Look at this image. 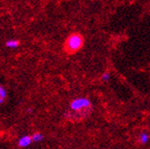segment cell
<instances>
[{
    "mask_svg": "<svg viewBox=\"0 0 150 149\" xmlns=\"http://www.w3.org/2000/svg\"><path fill=\"white\" fill-rule=\"evenodd\" d=\"M92 105L91 101L81 97V98L73 100L71 104H70V112L67 114L68 117L72 120H81L84 119L85 117L92 113Z\"/></svg>",
    "mask_w": 150,
    "mask_h": 149,
    "instance_id": "1",
    "label": "cell"
},
{
    "mask_svg": "<svg viewBox=\"0 0 150 149\" xmlns=\"http://www.w3.org/2000/svg\"><path fill=\"white\" fill-rule=\"evenodd\" d=\"M84 45V39L82 34L72 33L65 40L63 44V50L68 55H72L74 53L78 52Z\"/></svg>",
    "mask_w": 150,
    "mask_h": 149,
    "instance_id": "2",
    "label": "cell"
},
{
    "mask_svg": "<svg viewBox=\"0 0 150 149\" xmlns=\"http://www.w3.org/2000/svg\"><path fill=\"white\" fill-rule=\"evenodd\" d=\"M31 142H32V137L29 136H25L19 139V141H18V146L20 147H26L27 146H29Z\"/></svg>",
    "mask_w": 150,
    "mask_h": 149,
    "instance_id": "3",
    "label": "cell"
},
{
    "mask_svg": "<svg viewBox=\"0 0 150 149\" xmlns=\"http://www.w3.org/2000/svg\"><path fill=\"white\" fill-rule=\"evenodd\" d=\"M19 45V41L17 40V39H10V40H7L6 42V46L7 48H11V49H15L17 47H18Z\"/></svg>",
    "mask_w": 150,
    "mask_h": 149,
    "instance_id": "4",
    "label": "cell"
},
{
    "mask_svg": "<svg viewBox=\"0 0 150 149\" xmlns=\"http://www.w3.org/2000/svg\"><path fill=\"white\" fill-rule=\"evenodd\" d=\"M42 139H43V134L40 133H36L33 134V136H32V140L34 142H40Z\"/></svg>",
    "mask_w": 150,
    "mask_h": 149,
    "instance_id": "5",
    "label": "cell"
},
{
    "mask_svg": "<svg viewBox=\"0 0 150 149\" xmlns=\"http://www.w3.org/2000/svg\"><path fill=\"white\" fill-rule=\"evenodd\" d=\"M5 98H6V90L3 86H0V102H4Z\"/></svg>",
    "mask_w": 150,
    "mask_h": 149,
    "instance_id": "6",
    "label": "cell"
},
{
    "mask_svg": "<svg viewBox=\"0 0 150 149\" xmlns=\"http://www.w3.org/2000/svg\"><path fill=\"white\" fill-rule=\"evenodd\" d=\"M149 139V136L148 134H146V133H143L141 134V136H140V142H141L142 144H146Z\"/></svg>",
    "mask_w": 150,
    "mask_h": 149,
    "instance_id": "7",
    "label": "cell"
},
{
    "mask_svg": "<svg viewBox=\"0 0 150 149\" xmlns=\"http://www.w3.org/2000/svg\"><path fill=\"white\" fill-rule=\"evenodd\" d=\"M102 80L104 81H108L109 80V73L106 72L104 74V76H102Z\"/></svg>",
    "mask_w": 150,
    "mask_h": 149,
    "instance_id": "8",
    "label": "cell"
}]
</instances>
